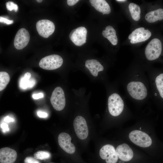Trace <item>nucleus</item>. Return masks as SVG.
<instances>
[{
	"instance_id": "nucleus-1",
	"label": "nucleus",
	"mask_w": 163,
	"mask_h": 163,
	"mask_svg": "<svg viewBox=\"0 0 163 163\" xmlns=\"http://www.w3.org/2000/svg\"><path fill=\"white\" fill-rule=\"evenodd\" d=\"M123 82L126 95L129 98L139 103L150 99L149 81L143 69H130L124 74Z\"/></svg>"
},
{
	"instance_id": "nucleus-2",
	"label": "nucleus",
	"mask_w": 163,
	"mask_h": 163,
	"mask_svg": "<svg viewBox=\"0 0 163 163\" xmlns=\"http://www.w3.org/2000/svg\"><path fill=\"white\" fill-rule=\"evenodd\" d=\"M150 86V96H158L163 99V73L155 74L149 69L147 71Z\"/></svg>"
},
{
	"instance_id": "nucleus-3",
	"label": "nucleus",
	"mask_w": 163,
	"mask_h": 163,
	"mask_svg": "<svg viewBox=\"0 0 163 163\" xmlns=\"http://www.w3.org/2000/svg\"><path fill=\"white\" fill-rule=\"evenodd\" d=\"M125 103L123 98L118 93L111 94L108 98V108L110 113L114 117L120 115L123 111Z\"/></svg>"
},
{
	"instance_id": "nucleus-4",
	"label": "nucleus",
	"mask_w": 163,
	"mask_h": 163,
	"mask_svg": "<svg viewBox=\"0 0 163 163\" xmlns=\"http://www.w3.org/2000/svg\"><path fill=\"white\" fill-rule=\"evenodd\" d=\"M162 43L160 40L157 38L152 39L147 45L145 50V56L149 61L158 59L161 54Z\"/></svg>"
},
{
	"instance_id": "nucleus-5",
	"label": "nucleus",
	"mask_w": 163,
	"mask_h": 163,
	"mask_svg": "<svg viewBox=\"0 0 163 163\" xmlns=\"http://www.w3.org/2000/svg\"><path fill=\"white\" fill-rule=\"evenodd\" d=\"M63 62V60L61 56L56 54H53L42 59L39 62V66L43 69L52 70L59 68Z\"/></svg>"
},
{
	"instance_id": "nucleus-6",
	"label": "nucleus",
	"mask_w": 163,
	"mask_h": 163,
	"mask_svg": "<svg viewBox=\"0 0 163 163\" xmlns=\"http://www.w3.org/2000/svg\"><path fill=\"white\" fill-rule=\"evenodd\" d=\"M130 140L135 144L142 147H147L151 145L152 141L146 133L138 130H134L129 134Z\"/></svg>"
},
{
	"instance_id": "nucleus-7",
	"label": "nucleus",
	"mask_w": 163,
	"mask_h": 163,
	"mask_svg": "<svg viewBox=\"0 0 163 163\" xmlns=\"http://www.w3.org/2000/svg\"><path fill=\"white\" fill-rule=\"evenodd\" d=\"M51 103L53 108L56 110L60 111L64 108L66 99L62 89L57 87L53 91L50 99Z\"/></svg>"
},
{
	"instance_id": "nucleus-8",
	"label": "nucleus",
	"mask_w": 163,
	"mask_h": 163,
	"mask_svg": "<svg viewBox=\"0 0 163 163\" xmlns=\"http://www.w3.org/2000/svg\"><path fill=\"white\" fill-rule=\"evenodd\" d=\"M73 126L77 136L80 139L83 140L88 136V130L86 122L82 117L78 116L74 120Z\"/></svg>"
},
{
	"instance_id": "nucleus-9",
	"label": "nucleus",
	"mask_w": 163,
	"mask_h": 163,
	"mask_svg": "<svg viewBox=\"0 0 163 163\" xmlns=\"http://www.w3.org/2000/svg\"><path fill=\"white\" fill-rule=\"evenodd\" d=\"M36 27L39 34L42 37L47 38L52 34L55 30L54 24L52 21L43 19L38 21Z\"/></svg>"
},
{
	"instance_id": "nucleus-10",
	"label": "nucleus",
	"mask_w": 163,
	"mask_h": 163,
	"mask_svg": "<svg viewBox=\"0 0 163 163\" xmlns=\"http://www.w3.org/2000/svg\"><path fill=\"white\" fill-rule=\"evenodd\" d=\"M99 155L101 158L105 160L106 163H116L118 156L114 147L110 144L104 145L100 149Z\"/></svg>"
},
{
	"instance_id": "nucleus-11",
	"label": "nucleus",
	"mask_w": 163,
	"mask_h": 163,
	"mask_svg": "<svg viewBox=\"0 0 163 163\" xmlns=\"http://www.w3.org/2000/svg\"><path fill=\"white\" fill-rule=\"evenodd\" d=\"M87 32L85 27H79L72 31L69 35V37L75 45L80 46L86 42Z\"/></svg>"
},
{
	"instance_id": "nucleus-12",
	"label": "nucleus",
	"mask_w": 163,
	"mask_h": 163,
	"mask_svg": "<svg viewBox=\"0 0 163 163\" xmlns=\"http://www.w3.org/2000/svg\"><path fill=\"white\" fill-rule=\"evenodd\" d=\"M30 39L28 31L24 28L20 29L17 32L14 40V46L17 50L24 48L28 44Z\"/></svg>"
},
{
	"instance_id": "nucleus-13",
	"label": "nucleus",
	"mask_w": 163,
	"mask_h": 163,
	"mask_svg": "<svg viewBox=\"0 0 163 163\" xmlns=\"http://www.w3.org/2000/svg\"><path fill=\"white\" fill-rule=\"evenodd\" d=\"M71 137L67 133H62L58 137V142L61 148L66 152L72 154L75 151V148L71 142Z\"/></svg>"
},
{
	"instance_id": "nucleus-14",
	"label": "nucleus",
	"mask_w": 163,
	"mask_h": 163,
	"mask_svg": "<svg viewBox=\"0 0 163 163\" xmlns=\"http://www.w3.org/2000/svg\"><path fill=\"white\" fill-rule=\"evenodd\" d=\"M152 34L148 29L145 30L143 27H139L135 29L128 36L131 40L133 37L134 38V43L141 42L148 40L151 36Z\"/></svg>"
},
{
	"instance_id": "nucleus-15",
	"label": "nucleus",
	"mask_w": 163,
	"mask_h": 163,
	"mask_svg": "<svg viewBox=\"0 0 163 163\" xmlns=\"http://www.w3.org/2000/svg\"><path fill=\"white\" fill-rule=\"evenodd\" d=\"M17 156L16 152L10 148L4 147L0 149V163H13Z\"/></svg>"
},
{
	"instance_id": "nucleus-16",
	"label": "nucleus",
	"mask_w": 163,
	"mask_h": 163,
	"mask_svg": "<svg viewBox=\"0 0 163 163\" xmlns=\"http://www.w3.org/2000/svg\"><path fill=\"white\" fill-rule=\"evenodd\" d=\"M119 158L124 161H128L133 158V153L132 149L126 144L118 145L116 150Z\"/></svg>"
},
{
	"instance_id": "nucleus-17",
	"label": "nucleus",
	"mask_w": 163,
	"mask_h": 163,
	"mask_svg": "<svg viewBox=\"0 0 163 163\" xmlns=\"http://www.w3.org/2000/svg\"><path fill=\"white\" fill-rule=\"evenodd\" d=\"M85 66L94 76H97L99 72L103 71L104 70L103 66L98 61L95 59L87 60L85 62Z\"/></svg>"
},
{
	"instance_id": "nucleus-18",
	"label": "nucleus",
	"mask_w": 163,
	"mask_h": 163,
	"mask_svg": "<svg viewBox=\"0 0 163 163\" xmlns=\"http://www.w3.org/2000/svg\"><path fill=\"white\" fill-rule=\"evenodd\" d=\"M91 5L103 14H109L111 12L110 6L104 0H90Z\"/></svg>"
},
{
	"instance_id": "nucleus-19",
	"label": "nucleus",
	"mask_w": 163,
	"mask_h": 163,
	"mask_svg": "<svg viewBox=\"0 0 163 163\" xmlns=\"http://www.w3.org/2000/svg\"><path fill=\"white\" fill-rule=\"evenodd\" d=\"M145 19L150 23L163 20V9L159 8L148 12L145 15Z\"/></svg>"
},
{
	"instance_id": "nucleus-20",
	"label": "nucleus",
	"mask_w": 163,
	"mask_h": 163,
	"mask_svg": "<svg viewBox=\"0 0 163 163\" xmlns=\"http://www.w3.org/2000/svg\"><path fill=\"white\" fill-rule=\"evenodd\" d=\"M128 8L132 18L135 21H139L140 17L139 6L136 4L131 3L129 4Z\"/></svg>"
},
{
	"instance_id": "nucleus-21",
	"label": "nucleus",
	"mask_w": 163,
	"mask_h": 163,
	"mask_svg": "<svg viewBox=\"0 0 163 163\" xmlns=\"http://www.w3.org/2000/svg\"><path fill=\"white\" fill-rule=\"evenodd\" d=\"M35 80L33 78H31L30 79H28L24 77L20 79L19 85L21 89H25L27 88H33L35 85Z\"/></svg>"
},
{
	"instance_id": "nucleus-22",
	"label": "nucleus",
	"mask_w": 163,
	"mask_h": 163,
	"mask_svg": "<svg viewBox=\"0 0 163 163\" xmlns=\"http://www.w3.org/2000/svg\"><path fill=\"white\" fill-rule=\"evenodd\" d=\"M10 80L9 75L5 72H0V91L4 89Z\"/></svg>"
},
{
	"instance_id": "nucleus-23",
	"label": "nucleus",
	"mask_w": 163,
	"mask_h": 163,
	"mask_svg": "<svg viewBox=\"0 0 163 163\" xmlns=\"http://www.w3.org/2000/svg\"><path fill=\"white\" fill-rule=\"evenodd\" d=\"M34 156L37 159L45 160L50 158V154L47 151H38L34 153Z\"/></svg>"
},
{
	"instance_id": "nucleus-24",
	"label": "nucleus",
	"mask_w": 163,
	"mask_h": 163,
	"mask_svg": "<svg viewBox=\"0 0 163 163\" xmlns=\"http://www.w3.org/2000/svg\"><path fill=\"white\" fill-rule=\"evenodd\" d=\"M7 9L10 11L14 10L15 12H17L18 9V5L14 4L13 2L9 1L6 3Z\"/></svg>"
},
{
	"instance_id": "nucleus-25",
	"label": "nucleus",
	"mask_w": 163,
	"mask_h": 163,
	"mask_svg": "<svg viewBox=\"0 0 163 163\" xmlns=\"http://www.w3.org/2000/svg\"><path fill=\"white\" fill-rule=\"evenodd\" d=\"M24 163H40L39 162L35 159L31 157H27L24 160Z\"/></svg>"
},
{
	"instance_id": "nucleus-26",
	"label": "nucleus",
	"mask_w": 163,
	"mask_h": 163,
	"mask_svg": "<svg viewBox=\"0 0 163 163\" xmlns=\"http://www.w3.org/2000/svg\"><path fill=\"white\" fill-rule=\"evenodd\" d=\"M0 22L5 23L7 24H11L13 23V20H8L7 18L1 16L0 17Z\"/></svg>"
},
{
	"instance_id": "nucleus-27",
	"label": "nucleus",
	"mask_w": 163,
	"mask_h": 163,
	"mask_svg": "<svg viewBox=\"0 0 163 163\" xmlns=\"http://www.w3.org/2000/svg\"><path fill=\"white\" fill-rule=\"evenodd\" d=\"M0 127L3 132H5L9 130L8 124L5 123H3L1 124Z\"/></svg>"
},
{
	"instance_id": "nucleus-28",
	"label": "nucleus",
	"mask_w": 163,
	"mask_h": 163,
	"mask_svg": "<svg viewBox=\"0 0 163 163\" xmlns=\"http://www.w3.org/2000/svg\"><path fill=\"white\" fill-rule=\"evenodd\" d=\"M37 114L38 117L41 118H46L48 116V114L44 112L38 111Z\"/></svg>"
},
{
	"instance_id": "nucleus-29",
	"label": "nucleus",
	"mask_w": 163,
	"mask_h": 163,
	"mask_svg": "<svg viewBox=\"0 0 163 163\" xmlns=\"http://www.w3.org/2000/svg\"><path fill=\"white\" fill-rule=\"evenodd\" d=\"M43 97V94L41 93H40L37 94H34L32 95V97L34 99H37L42 98Z\"/></svg>"
},
{
	"instance_id": "nucleus-30",
	"label": "nucleus",
	"mask_w": 163,
	"mask_h": 163,
	"mask_svg": "<svg viewBox=\"0 0 163 163\" xmlns=\"http://www.w3.org/2000/svg\"><path fill=\"white\" fill-rule=\"evenodd\" d=\"M79 1L78 0H67V3L70 6H72L75 5Z\"/></svg>"
},
{
	"instance_id": "nucleus-31",
	"label": "nucleus",
	"mask_w": 163,
	"mask_h": 163,
	"mask_svg": "<svg viewBox=\"0 0 163 163\" xmlns=\"http://www.w3.org/2000/svg\"><path fill=\"white\" fill-rule=\"evenodd\" d=\"M4 120L6 122L9 123L14 122V120L12 117H10L8 116H7L4 118Z\"/></svg>"
},
{
	"instance_id": "nucleus-32",
	"label": "nucleus",
	"mask_w": 163,
	"mask_h": 163,
	"mask_svg": "<svg viewBox=\"0 0 163 163\" xmlns=\"http://www.w3.org/2000/svg\"><path fill=\"white\" fill-rule=\"evenodd\" d=\"M24 77L28 79H30L31 77V74L29 72H27L24 75Z\"/></svg>"
},
{
	"instance_id": "nucleus-33",
	"label": "nucleus",
	"mask_w": 163,
	"mask_h": 163,
	"mask_svg": "<svg viewBox=\"0 0 163 163\" xmlns=\"http://www.w3.org/2000/svg\"><path fill=\"white\" fill-rule=\"evenodd\" d=\"M116 1L120 2H124L126 1L127 0H117Z\"/></svg>"
},
{
	"instance_id": "nucleus-34",
	"label": "nucleus",
	"mask_w": 163,
	"mask_h": 163,
	"mask_svg": "<svg viewBox=\"0 0 163 163\" xmlns=\"http://www.w3.org/2000/svg\"><path fill=\"white\" fill-rule=\"evenodd\" d=\"M42 1L43 0H37V1L39 3L41 2H42Z\"/></svg>"
},
{
	"instance_id": "nucleus-35",
	"label": "nucleus",
	"mask_w": 163,
	"mask_h": 163,
	"mask_svg": "<svg viewBox=\"0 0 163 163\" xmlns=\"http://www.w3.org/2000/svg\"></svg>"
}]
</instances>
